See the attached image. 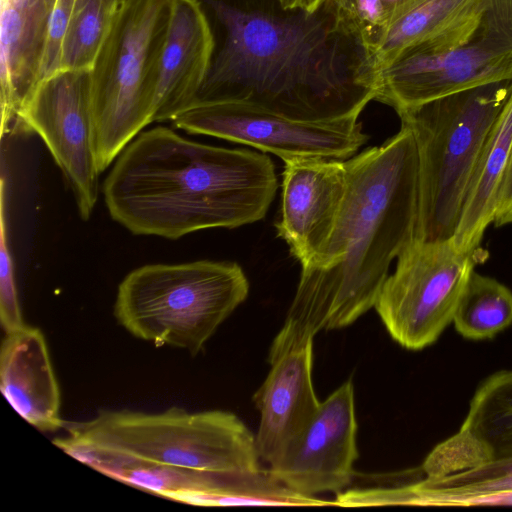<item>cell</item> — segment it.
Segmentation results:
<instances>
[{
	"label": "cell",
	"mask_w": 512,
	"mask_h": 512,
	"mask_svg": "<svg viewBox=\"0 0 512 512\" xmlns=\"http://www.w3.org/2000/svg\"><path fill=\"white\" fill-rule=\"evenodd\" d=\"M199 1L215 50L191 107L239 101L321 121L359 116L375 99L371 55L340 26L330 0L314 11L288 9L279 0Z\"/></svg>",
	"instance_id": "obj_1"
},
{
	"label": "cell",
	"mask_w": 512,
	"mask_h": 512,
	"mask_svg": "<svg viewBox=\"0 0 512 512\" xmlns=\"http://www.w3.org/2000/svg\"><path fill=\"white\" fill-rule=\"evenodd\" d=\"M345 166L337 220L317 257L302 267L286 317L315 334L346 327L374 307L392 261L416 235L419 159L407 126Z\"/></svg>",
	"instance_id": "obj_2"
},
{
	"label": "cell",
	"mask_w": 512,
	"mask_h": 512,
	"mask_svg": "<svg viewBox=\"0 0 512 512\" xmlns=\"http://www.w3.org/2000/svg\"><path fill=\"white\" fill-rule=\"evenodd\" d=\"M276 190L264 153L195 142L165 126L139 133L103 185L114 221L135 235L172 240L261 220Z\"/></svg>",
	"instance_id": "obj_3"
},
{
	"label": "cell",
	"mask_w": 512,
	"mask_h": 512,
	"mask_svg": "<svg viewBox=\"0 0 512 512\" xmlns=\"http://www.w3.org/2000/svg\"><path fill=\"white\" fill-rule=\"evenodd\" d=\"M64 429L52 442L78 461L94 455L215 472L261 469L255 435L228 411L101 410Z\"/></svg>",
	"instance_id": "obj_4"
},
{
	"label": "cell",
	"mask_w": 512,
	"mask_h": 512,
	"mask_svg": "<svg viewBox=\"0 0 512 512\" xmlns=\"http://www.w3.org/2000/svg\"><path fill=\"white\" fill-rule=\"evenodd\" d=\"M512 80L457 91L398 112L415 139L419 204L415 239L453 236L465 192Z\"/></svg>",
	"instance_id": "obj_5"
},
{
	"label": "cell",
	"mask_w": 512,
	"mask_h": 512,
	"mask_svg": "<svg viewBox=\"0 0 512 512\" xmlns=\"http://www.w3.org/2000/svg\"><path fill=\"white\" fill-rule=\"evenodd\" d=\"M172 0H124L90 68L96 163L102 173L153 122Z\"/></svg>",
	"instance_id": "obj_6"
},
{
	"label": "cell",
	"mask_w": 512,
	"mask_h": 512,
	"mask_svg": "<svg viewBox=\"0 0 512 512\" xmlns=\"http://www.w3.org/2000/svg\"><path fill=\"white\" fill-rule=\"evenodd\" d=\"M504 80H512V0H469L443 29L378 72L374 100L398 113Z\"/></svg>",
	"instance_id": "obj_7"
},
{
	"label": "cell",
	"mask_w": 512,
	"mask_h": 512,
	"mask_svg": "<svg viewBox=\"0 0 512 512\" xmlns=\"http://www.w3.org/2000/svg\"><path fill=\"white\" fill-rule=\"evenodd\" d=\"M248 293V279L235 262L148 264L121 281L113 313L135 338L194 356Z\"/></svg>",
	"instance_id": "obj_8"
},
{
	"label": "cell",
	"mask_w": 512,
	"mask_h": 512,
	"mask_svg": "<svg viewBox=\"0 0 512 512\" xmlns=\"http://www.w3.org/2000/svg\"><path fill=\"white\" fill-rule=\"evenodd\" d=\"M487 257L481 247L459 251L453 237L412 241L374 306L392 339L414 351L432 345L453 323L471 273Z\"/></svg>",
	"instance_id": "obj_9"
},
{
	"label": "cell",
	"mask_w": 512,
	"mask_h": 512,
	"mask_svg": "<svg viewBox=\"0 0 512 512\" xmlns=\"http://www.w3.org/2000/svg\"><path fill=\"white\" fill-rule=\"evenodd\" d=\"M358 115L321 121L281 116L239 101L193 106L172 123L191 134L208 135L272 153L298 158L347 160L368 140Z\"/></svg>",
	"instance_id": "obj_10"
},
{
	"label": "cell",
	"mask_w": 512,
	"mask_h": 512,
	"mask_svg": "<svg viewBox=\"0 0 512 512\" xmlns=\"http://www.w3.org/2000/svg\"><path fill=\"white\" fill-rule=\"evenodd\" d=\"M17 131L45 142L68 181L82 220L98 198L99 171L90 108V69H60L43 78L22 104Z\"/></svg>",
	"instance_id": "obj_11"
},
{
	"label": "cell",
	"mask_w": 512,
	"mask_h": 512,
	"mask_svg": "<svg viewBox=\"0 0 512 512\" xmlns=\"http://www.w3.org/2000/svg\"><path fill=\"white\" fill-rule=\"evenodd\" d=\"M354 386L344 382L319 407L301 432L269 466L291 490L315 497L339 493L351 481L358 457Z\"/></svg>",
	"instance_id": "obj_12"
},
{
	"label": "cell",
	"mask_w": 512,
	"mask_h": 512,
	"mask_svg": "<svg viewBox=\"0 0 512 512\" xmlns=\"http://www.w3.org/2000/svg\"><path fill=\"white\" fill-rule=\"evenodd\" d=\"M309 329L286 320L274 338L271 369L253 401L260 412L256 447L269 465L278 459L317 411L312 382L313 338Z\"/></svg>",
	"instance_id": "obj_13"
},
{
	"label": "cell",
	"mask_w": 512,
	"mask_h": 512,
	"mask_svg": "<svg viewBox=\"0 0 512 512\" xmlns=\"http://www.w3.org/2000/svg\"><path fill=\"white\" fill-rule=\"evenodd\" d=\"M284 163L275 226L303 267L317 257L337 220L347 184L345 160L298 158Z\"/></svg>",
	"instance_id": "obj_14"
},
{
	"label": "cell",
	"mask_w": 512,
	"mask_h": 512,
	"mask_svg": "<svg viewBox=\"0 0 512 512\" xmlns=\"http://www.w3.org/2000/svg\"><path fill=\"white\" fill-rule=\"evenodd\" d=\"M79 462L131 487L188 505L264 506L272 496L271 481L261 470L215 472L94 455Z\"/></svg>",
	"instance_id": "obj_15"
},
{
	"label": "cell",
	"mask_w": 512,
	"mask_h": 512,
	"mask_svg": "<svg viewBox=\"0 0 512 512\" xmlns=\"http://www.w3.org/2000/svg\"><path fill=\"white\" fill-rule=\"evenodd\" d=\"M214 50V32L202 3L172 0L153 122L172 121L193 105Z\"/></svg>",
	"instance_id": "obj_16"
},
{
	"label": "cell",
	"mask_w": 512,
	"mask_h": 512,
	"mask_svg": "<svg viewBox=\"0 0 512 512\" xmlns=\"http://www.w3.org/2000/svg\"><path fill=\"white\" fill-rule=\"evenodd\" d=\"M56 0H1V134L16 132L18 112L42 80Z\"/></svg>",
	"instance_id": "obj_17"
},
{
	"label": "cell",
	"mask_w": 512,
	"mask_h": 512,
	"mask_svg": "<svg viewBox=\"0 0 512 512\" xmlns=\"http://www.w3.org/2000/svg\"><path fill=\"white\" fill-rule=\"evenodd\" d=\"M0 388L12 408L38 430L56 432L65 428L59 385L39 328L25 324L5 333L0 352Z\"/></svg>",
	"instance_id": "obj_18"
},
{
	"label": "cell",
	"mask_w": 512,
	"mask_h": 512,
	"mask_svg": "<svg viewBox=\"0 0 512 512\" xmlns=\"http://www.w3.org/2000/svg\"><path fill=\"white\" fill-rule=\"evenodd\" d=\"M512 490V455L494 457L476 467L441 478H420L393 487L353 489L354 507H463L471 498Z\"/></svg>",
	"instance_id": "obj_19"
},
{
	"label": "cell",
	"mask_w": 512,
	"mask_h": 512,
	"mask_svg": "<svg viewBox=\"0 0 512 512\" xmlns=\"http://www.w3.org/2000/svg\"><path fill=\"white\" fill-rule=\"evenodd\" d=\"M512 147V92L495 121L469 180L453 240L469 253L480 248L493 223L500 187Z\"/></svg>",
	"instance_id": "obj_20"
},
{
	"label": "cell",
	"mask_w": 512,
	"mask_h": 512,
	"mask_svg": "<svg viewBox=\"0 0 512 512\" xmlns=\"http://www.w3.org/2000/svg\"><path fill=\"white\" fill-rule=\"evenodd\" d=\"M460 428L481 440L493 458L512 455V369L497 371L480 383Z\"/></svg>",
	"instance_id": "obj_21"
},
{
	"label": "cell",
	"mask_w": 512,
	"mask_h": 512,
	"mask_svg": "<svg viewBox=\"0 0 512 512\" xmlns=\"http://www.w3.org/2000/svg\"><path fill=\"white\" fill-rule=\"evenodd\" d=\"M453 324L466 339L493 338L512 324V291L474 270L458 302Z\"/></svg>",
	"instance_id": "obj_22"
},
{
	"label": "cell",
	"mask_w": 512,
	"mask_h": 512,
	"mask_svg": "<svg viewBox=\"0 0 512 512\" xmlns=\"http://www.w3.org/2000/svg\"><path fill=\"white\" fill-rule=\"evenodd\" d=\"M469 0H419L389 25L372 56L378 72L404 49L443 29Z\"/></svg>",
	"instance_id": "obj_23"
},
{
	"label": "cell",
	"mask_w": 512,
	"mask_h": 512,
	"mask_svg": "<svg viewBox=\"0 0 512 512\" xmlns=\"http://www.w3.org/2000/svg\"><path fill=\"white\" fill-rule=\"evenodd\" d=\"M111 0H74L61 49L60 69H90L114 16Z\"/></svg>",
	"instance_id": "obj_24"
},
{
	"label": "cell",
	"mask_w": 512,
	"mask_h": 512,
	"mask_svg": "<svg viewBox=\"0 0 512 512\" xmlns=\"http://www.w3.org/2000/svg\"><path fill=\"white\" fill-rule=\"evenodd\" d=\"M493 458L489 448L475 435L461 429L437 445L420 467L424 478L434 479L476 467Z\"/></svg>",
	"instance_id": "obj_25"
},
{
	"label": "cell",
	"mask_w": 512,
	"mask_h": 512,
	"mask_svg": "<svg viewBox=\"0 0 512 512\" xmlns=\"http://www.w3.org/2000/svg\"><path fill=\"white\" fill-rule=\"evenodd\" d=\"M330 1L340 26L358 40L372 58L389 27L382 0Z\"/></svg>",
	"instance_id": "obj_26"
},
{
	"label": "cell",
	"mask_w": 512,
	"mask_h": 512,
	"mask_svg": "<svg viewBox=\"0 0 512 512\" xmlns=\"http://www.w3.org/2000/svg\"><path fill=\"white\" fill-rule=\"evenodd\" d=\"M3 196V185L1 184L0 321L4 332L9 333L23 327L26 323L22 316L11 253L7 244Z\"/></svg>",
	"instance_id": "obj_27"
},
{
	"label": "cell",
	"mask_w": 512,
	"mask_h": 512,
	"mask_svg": "<svg viewBox=\"0 0 512 512\" xmlns=\"http://www.w3.org/2000/svg\"><path fill=\"white\" fill-rule=\"evenodd\" d=\"M74 0H56L48 32L42 79L60 70L61 49Z\"/></svg>",
	"instance_id": "obj_28"
},
{
	"label": "cell",
	"mask_w": 512,
	"mask_h": 512,
	"mask_svg": "<svg viewBox=\"0 0 512 512\" xmlns=\"http://www.w3.org/2000/svg\"><path fill=\"white\" fill-rule=\"evenodd\" d=\"M492 224L496 228L512 224V147L507 169L500 187Z\"/></svg>",
	"instance_id": "obj_29"
},
{
	"label": "cell",
	"mask_w": 512,
	"mask_h": 512,
	"mask_svg": "<svg viewBox=\"0 0 512 512\" xmlns=\"http://www.w3.org/2000/svg\"><path fill=\"white\" fill-rule=\"evenodd\" d=\"M419 0H382L389 25Z\"/></svg>",
	"instance_id": "obj_30"
},
{
	"label": "cell",
	"mask_w": 512,
	"mask_h": 512,
	"mask_svg": "<svg viewBox=\"0 0 512 512\" xmlns=\"http://www.w3.org/2000/svg\"><path fill=\"white\" fill-rule=\"evenodd\" d=\"M280 3L288 9H303L314 11L318 9L327 0H279Z\"/></svg>",
	"instance_id": "obj_31"
},
{
	"label": "cell",
	"mask_w": 512,
	"mask_h": 512,
	"mask_svg": "<svg viewBox=\"0 0 512 512\" xmlns=\"http://www.w3.org/2000/svg\"><path fill=\"white\" fill-rule=\"evenodd\" d=\"M113 3H115L117 6L121 4L124 0H111Z\"/></svg>",
	"instance_id": "obj_32"
}]
</instances>
